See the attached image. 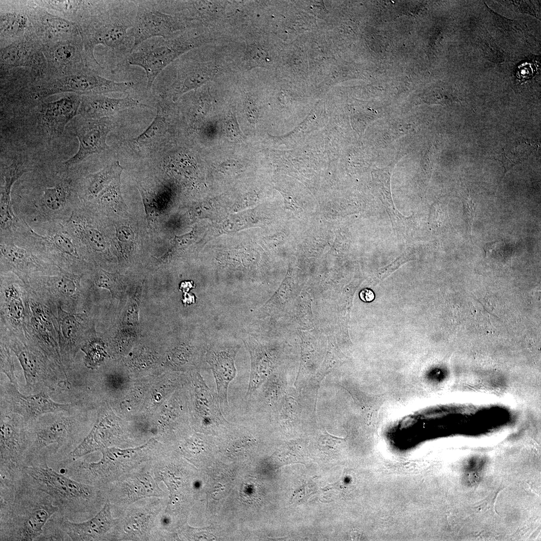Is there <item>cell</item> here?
<instances>
[{"label":"cell","instance_id":"cell-1","mask_svg":"<svg viewBox=\"0 0 541 541\" xmlns=\"http://www.w3.org/2000/svg\"><path fill=\"white\" fill-rule=\"evenodd\" d=\"M58 510L24 471L13 479L0 478L1 541L37 540Z\"/></svg>","mask_w":541,"mask_h":541},{"label":"cell","instance_id":"cell-2","mask_svg":"<svg viewBox=\"0 0 541 541\" xmlns=\"http://www.w3.org/2000/svg\"><path fill=\"white\" fill-rule=\"evenodd\" d=\"M82 178L66 175L53 184H37L12 194L15 215L35 230L64 223L83 203L80 196Z\"/></svg>","mask_w":541,"mask_h":541},{"label":"cell","instance_id":"cell-3","mask_svg":"<svg viewBox=\"0 0 541 541\" xmlns=\"http://www.w3.org/2000/svg\"><path fill=\"white\" fill-rule=\"evenodd\" d=\"M24 471L38 488L52 498L59 509L57 513L71 521L88 519L105 501L101 489L56 471L47 462L27 466Z\"/></svg>","mask_w":541,"mask_h":541},{"label":"cell","instance_id":"cell-4","mask_svg":"<svg viewBox=\"0 0 541 541\" xmlns=\"http://www.w3.org/2000/svg\"><path fill=\"white\" fill-rule=\"evenodd\" d=\"M102 2H93L91 15L82 29L86 56L99 65L94 56L96 46L102 45L127 57L132 50V30L136 16V1L109 2L108 7H101Z\"/></svg>","mask_w":541,"mask_h":541},{"label":"cell","instance_id":"cell-5","mask_svg":"<svg viewBox=\"0 0 541 541\" xmlns=\"http://www.w3.org/2000/svg\"><path fill=\"white\" fill-rule=\"evenodd\" d=\"M11 238L62 271L86 275L88 256L85 248L64 223L35 230L20 219Z\"/></svg>","mask_w":541,"mask_h":541},{"label":"cell","instance_id":"cell-6","mask_svg":"<svg viewBox=\"0 0 541 541\" xmlns=\"http://www.w3.org/2000/svg\"><path fill=\"white\" fill-rule=\"evenodd\" d=\"M82 424V417L77 412L47 413L28 423L26 467L67 457L85 438Z\"/></svg>","mask_w":541,"mask_h":541},{"label":"cell","instance_id":"cell-7","mask_svg":"<svg viewBox=\"0 0 541 541\" xmlns=\"http://www.w3.org/2000/svg\"><path fill=\"white\" fill-rule=\"evenodd\" d=\"M1 340L8 344L17 357L29 392L54 390L61 384L67 385L69 383L64 372L26 338L1 333Z\"/></svg>","mask_w":541,"mask_h":541},{"label":"cell","instance_id":"cell-8","mask_svg":"<svg viewBox=\"0 0 541 541\" xmlns=\"http://www.w3.org/2000/svg\"><path fill=\"white\" fill-rule=\"evenodd\" d=\"M133 82H116L106 79L87 67L71 74L50 80L36 86L31 94L34 100L61 93L80 95L127 93L133 88Z\"/></svg>","mask_w":541,"mask_h":541},{"label":"cell","instance_id":"cell-9","mask_svg":"<svg viewBox=\"0 0 541 541\" xmlns=\"http://www.w3.org/2000/svg\"><path fill=\"white\" fill-rule=\"evenodd\" d=\"M195 44L192 39L152 38L134 48L127 57L126 61L129 65L141 67L144 70L147 88L150 89L162 71L180 55L193 48Z\"/></svg>","mask_w":541,"mask_h":541},{"label":"cell","instance_id":"cell-10","mask_svg":"<svg viewBox=\"0 0 541 541\" xmlns=\"http://www.w3.org/2000/svg\"><path fill=\"white\" fill-rule=\"evenodd\" d=\"M0 478L14 479L26 467L28 423L20 415L1 412Z\"/></svg>","mask_w":541,"mask_h":541},{"label":"cell","instance_id":"cell-11","mask_svg":"<svg viewBox=\"0 0 541 541\" xmlns=\"http://www.w3.org/2000/svg\"><path fill=\"white\" fill-rule=\"evenodd\" d=\"M1 327L28 339L31 312L25 285L14 274L1 273Z\"/></svg>","mask_w":541,"mask_h":541},{"label":"cell","instance_id":"cell-12","mask_svg":"<svg viewBox=\"0 0 541 541\" xmlns=\"http://www.w3.org/2000/svg\"><path fill=\"white\" fill-rule=\"evenodd\" d=\"M84 276L63 271L37 275L29 279L26 287L29 294L50 307L61 306L63 309L67 308L68 311L77 312Z\"/></svg>","mask_w":541,"mask_h":541},{"label":"cell","instance_id":"cell-13","mask_svg":"<svg viewBox=\"0 0 541 541\" xmlns=\"http://www.w3.org/2000/svg\"><path fill=\"white\" fill-rule=\"evenodd\" d=\"M137 9L131 35L134 39L132 50L141 43L155 37L170 38L186 27L179 18L167 13L162 1H137Z\"/></svg>","mask_w":541,"mask_h":541},{"label":"cell","instance_id":"cell-14","mask_svg":"<svg viewBox=\"0 0 541 541\" xmlns=\"http://www.w3.org/2000/svg\"><path fill=\"white\" fill-rule=\"evenodd\" d=\"M76 407L56 402L45 391L25 395L10 382L1 384V412L17 414L28 424L47 413L76 412Z\"/></svg>","mask_w":541,"mask_h":541},{"label":"cell","instance_id":"cell-15","mask_svg":"<svg viewBox=\"0 0 541 541\" xmlns=\"http://www.w3.org/2000/svg\"><path fill=\"white\" fill-rule=\"evenodd\" d=\"M1 273L15 275L25 285L33 276L62 272L12 238H0Z\"/></svg>","mask_w":541,"mask_h":541},{"label":"cell","instance_id":"cell-16","mask_svg":"<svg viewBox=\"0 0 541 541\" xmlns=\"http://www.w3.org/2000/svg\"><path fill=\"white\" fill-rule=\"evenodd\" d=\"M193 416L197 427L207 434L222 433L230 423L225 418L215 397L198 371L191 377Z\"/></svg>","mask_w":541,"mask_h":541},{"label":"cell","instance_id":"cell-17","mask_svg":"<svg viewBox=\"0 0 541 541\" xmlns=\"http://www.w3.org/2000/svg\"><path fill=\"white\" fill-rule=\"evenodd\" d=\"M240 346L233 341H218L207 347L205 359L210 368L216 386L217 396L225 416L229 413L228 390L234 379L236 369L235 357Z\"/></svg>","mask_w":541,"mask_h":541},{"label":"cell","instance_id":"cell-18","mask_svg":"<svg viewBox=\"0 0 541 541\" xmlns=\"http://www.w3.org/2000/svg\"><path fill=\"white\" fill-rule=\"evenodd\" d=\"M56 308L60 354L67 370L79 350L90 339L94 327L85 313L66 311L61 306Z\"/></svg>","mask_w":541,"mask_h":541},{"label":"cell","instance_id":"cell-19","mask_svg":"<svg viewBox=\"0 0 541 541\" xmlns=\"http://www.w3.org/2000/svg\"><path fill=\"white\" fill-rule=\"evenodd\" d=\"M114 127L110 117L97 119H86L76 129L75 135L79 141L77 151L65 161L66 168L73 167L89 156L104 152L109 148L106 139Z\"/></svg>","mask_w":541,"mask_h":541},{"label":"cell","instance_id":"cell-20","mask_svg":"<svg viewBox=\"0 0 541 541\" xmlns=\"http://www.w3.org/2000/svg\"><path fill=\"white\" fill-rule=\"evenodd\" d=\"M81 95L70 93L61 98L41 104L37 110L39 124L50 139L58 137L77 114Z\"/></svg>","mask_w":541,"mask_h":541},{"label":"cell","instance_id":"cell-21","mask_svg":"<svg viewBox=\"0 0 541 541\" xmlns=\"http://www.w3.org/2000/svg\"><path fill=\"white\" fill-rule=\"evenodd\" d=\"M56 516L61 529L73 541L107 539L116 524L109 500L94 516L84 521H72L57 512Z\"/></svg>","mask_w":541,"mask_h":541},{"label":"cell","instance_id":"cell-22","mask_svg":"<svg viewBox=\"0 0 541 541\" xmlns=\"http://www.w3.org/2000/svg\"><path fill=\"white\" fill-rule=\"evenodd\" d=\"M102 413L90 433L69 454L67 461L75 460L93 452L108 447L115 440L118 431L112 417Z\"/></svg>","mask_w":541,"mask_h":541},{"label":"cell","instance_id":"cell-23","mask_svg":"<svg viewBox=\"0 0 541 541\" xmlns=\"http://www.w3.org/2000/svg\"><path fill=\"white\" fill-rule=\"evenodd\" d=\"M144 106L129 96L122 98H112L104 94L81 95L78 114L85 119L110 117L126 109Z\"/></svg>","mask_w":541,"mask_h":541},{"label":"cell","instance_id":"cell-24","mask_svg":"<svg viewBox=\"0 0 541 541\" xmlns=\"http://www.w3.org/2000/svg\"><path fill=\"white\" fill-rule=\"evenodd\" d=\"M44 52L49 65L62 74L61 77L85 67L82 48L73 40H65L49 44L44 48Z\"/></svg>","mask_w":541,"mask_h":541},{"label":"cell","instance_id":"cell-25","mask_svg":"<svg viewBox=\"0 0 541 541\" xmlns=\"http://www.w3.org/2000/svg\"><path fill=\"white\" fill-rule=\"evenodd\" d=\"M242 340L251 358L249 383L244 396V399H246L269 376L274 367V362L270 355L253 338L248 335Z\"/></svg>","mask_w":541,"mask_h":541},{"label":"cell","instance_id":"cell-26","mask_svg":"<svg viewBox=\"0 0 541 541\" xmlns=\"http://www.w3.org/2000/svg\"><path fill=\"white\" fill-rule=\"evenodd\" d=\"M123 168L119 161H114L99 171L82 177L80 196L83 203L93 201L115 178L121 175Z\"/></svg>","mask_w":541,"mask_h":541},{"label":"cell","instance_id":"cell-27","mask_svg":"<svg viewBox=\"0 0 541 541\" xmlns=\"http://www.w3.org/2000/svg\"><path fill=\"white\" fill-rule=\"evenodd\" d=\"M27 171V167L19 161L3 166L1 169V211L13 209L12 191L14 184Z\"/></svg>","mask_w":541,"mask_h":541},{"label":"cell","instance_id":"cell-28","mask_svg":"<svg viewBox=\"0 0 541 541\" xmlns=\"http://www.w3.org/2000/svg\"><path fill=\"white\" fill-rule=\"evenodd\" d=\"M127 498L131 501L152 496H160L162 491L152 477L147 474L138 475L124 483Z\"/></svg>","mask_w":541,"mask_h":541},{"label":"cell","instance_id":"cell-29","mask_svg":"<svg viewBox=\"0 0 541 541\" xmlns=\"http://www.w3.org/2000/svg\"><path fill=\"white\" fill-rule=\"evenodd\" d=\"M34 50L32 45L26 41L11 44L1 50V64L10 67L30 64L31 58H36L33 54Z\"/></svg>","mask_w":541,"mask_h":541},{"label":"cell","instance_id":"cell-30","mask_svg":"<svg viewBox=\"0 0 541 541\" xmlns=\"http://www.w3.org/2000/svg\"><path fill=\"white\" fill-rule=\"evenodd\" d=\"M120 177L119 175L115 178L93 200L97 208L110 212L116 211L122 205H125L121 191Z\"/></svg>","mask_w":541,"mask_h":541},{"label":"cell","instance_id":"cell-31","mask_svg":"<svg viewBox=\"0 0 541 541\" xmlns=\"http://www.w3.org/2000/svg\"><path fill=\"white\" fill-rule=\"evenodd\" d=\"M28 23L26 15L22 12L1 13V38L12 39L22 36L26 30Z\"/></svg>","mask_w":541,"mask_h":541},{"label":"cell","instance_id":"cell-32","mask_svg":"<svg viewBox=\"0 0 541 541\" xmlns=\"http://www.w3.org/2000/svg\"><path fill=\"white\" fill-rule=\"evenodd\" d=\"M43 14L41 21L49 35L69 38L78 35V29L75 23L46 12Z\"/></svg>","mask_w":541,"mask_h":541},{"label":"cell","instance_id":"cell-33","mask_svg":"<svg viewBox=\"0 0 541 541\" xmlns=\"http://www.w3.org/2000/svg\"><path fill=\"white\" fill-rule=\"evenodd\" d=\"M164 106L158 104L157 114L150 125L138 136L134 142L139 146L151 144L158 140L164 134L166 129V119Z\"/></svg>","mask_w":541,"mask_h":541},{"label":"cell","instance_id":"cell-34","mask_svg":"<svg viewBox=\"0 0 541 541\" xmlns=\"http://www.w3.org/2000/svg\"><path fill=\"white\" fill-rule=\"evenodd\" d=\"M95 268L93 276V282L95 285L108 290L112 297L118 296L122 289L119 275L105 270L100 266L96 265Z\"/></svg>","mask_w":541,"mask_h":541},{"label":"cell","instance_id":"cell-35","mask_svg":"<svg viewBox=\"0 0 541 541\" xmlns=\"http://www.w3.org/2000/svg\"><path fill=\"white\" fill-rule=\"evenodd\" d=\"M153 516L144 511L133 513L126 518L124 528L126 531L135 535L146 533L150 528Z\"/></svg>","mask_w":541,"mask_h":541},{"label":"cell","instance_id":"cell-36","mask_svg":"<svg viewBox=\"0 0 541 541\" xmlns=\"http://www.w3.org/2000/svg\"><path fill=\"white\" fill-rule=\"evenodd\" d=\"M89 340L84 345L81 350L85 354L84 363L86 366L90 368H94L103 360L105 356V351L98 340L94 339Z\"/></svg>","mask_w":541,"mask_h":541},{"label":"cell","instance_id":"cell-37","mask_svg":"<svg viewBox=\"0 0 541 541\" xmlns=\"http://www.w3.org/2000/svg\"><path fill=\"white\" fill-rule=\"evenodd\" d=\"M11 351L8 344L1 340V372L7 376L9 382L19 388V386L15 374L14 359Z\"/></svg>","mask_w":541,"mask_h":541},{"label":"cell","instance_id":"cell-38","mask_svg":"<svg viewBox=\"0 0 541 541\" xmlns=\"http://www.w3.org/2000/svg\"><path fill=\"white\" fill-rule=\"evenodd\" d=\"M462 201L466 222L469 228V231L470 232L472 222L475 216L476 210L475 205L472 200L467 197L463 198L462 199Z\"/></svg>","mask_w":541,"mask_h":541},{"label":"cell","instance_id":"cell-39","mask_svg":"<svg viewBox=\"0 0 541 541\" xmlns=\"http://www.w3.org/2000/svg\"><path fill=\"white\" fill-rule=\"evenodd\" d=\"M225 132L232 139L239 140L242 138V134L235 117H231L226 122Z\"/></svg>","mask_w":541,"mask_h":541},{"label":"cell","instance_id":"cell-40","mask_svg":"<svg viewBox=\"0 0 541 541\" xmlns=\"http://www.w3.org/2000/svg\"><path fill=\"white\" fill-rule=\"evenodd\" d=\"M518 67L517 76L522 81L526 80L531 78L534 73V68L532 64H522Z\"/></svg>","mask_w":541,"mask_h":541},{"label":"cell","instance_id":"cell-41","mask_svg":"<svg viewBox=\"0 0 541 541\" xmlns=\"http://www.w3.org/2000/svg\"><path fill=\"white\" fill-rule=\"evenodd\" d=\"M360 297L362 301L370 302L374 299L375 295L371 290L365 289L361 292Z\"/></svg>","mask_w":541,"mask_h":541},{"label":"cell","instance_id":"cell-42","mask_svg":"<svg viewBox=\"0 0 541 541\" xmlns=\"http://www.w3.org/2000/svg\"><path fill=\"white\" fill-rule=\"evenodd\" d=\"M192 287V282H183L181 283L180 288L185 292L188 291Z\"/></svg>","mask_w":541,"mask_h":541}]
</instances>
